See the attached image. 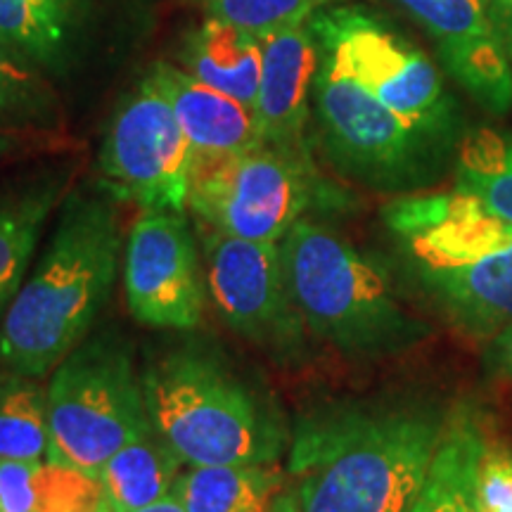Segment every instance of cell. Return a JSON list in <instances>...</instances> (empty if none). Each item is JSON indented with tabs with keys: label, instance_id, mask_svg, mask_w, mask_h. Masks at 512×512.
Segmentation results:
<instances>
[{
	"label": "cell",
	"instance_id": "cell-1",
	"mask_svg": "<svg viewBox=\"0 0 512 512\" xmlns=\"http://www.w3.org/2000/svg\"><path fill=\"white\" fill-rule=\"evenodd\" d=\"M451 406L432 399L330 403L287 448L302 512H406L420 494Z\"/></svg>",
	"mask_w": 512,
	"mask_h": 512
},
{
	"label": "cell",
	"instance_id": "cell-2",
	"mask_svg": "<svg viewBox=\"0 0 512 512\" xmlns=\"http://www.w3.org/2000/svg\"><path fill=\"white\" fill-rule=\"evenodd\" d=\"M119 252L110 200L67 192L41 259L0 318V366L29 377L53 373L105 309Z\"/></svg>",
	"mask_w": 512,
	"mask_h": 512
},
{
	"label": "cell",
	"instance_id": "cell-3",
	"mask_svg": "<svg viewBox=\"0 0 512 512\" xmlns=\"http://www.w3.org/2000/svg\"><path fill=\"white\" fill-rule=\"evenodd\" d=\"M143 389L152 427L183 465L278 463L290 448L278 403L200 342L150 361Z\"/></svg>",
	"mask_w": 512,
	"mask_h": 512
},
{
	"label": "cell",
	"instance_id": "cell-4",
	"mask_svg": "<svg viewBox=\"0 0 512 512\" xmlns=\"http://www.w3.org/2000/svg\"><path fill=\"white\" fill-rule=\"evenodd\" d=\"M280 252L306 330L342 356L380 361L432 335L430 323L403 306L387 271L323 223L299 219Z\"/></svg>",
	"mask_w": 512,
	"mask_h": 512
},
{
	"label": "cell",
	"instance_id": "cell-5",
	"mask_svg": "<svg viewBox=\"0 0 512 512\" xmlns=\"http://www.w3.org/2000/svg\"><path fill=\"white\" fill-rule=\"evenodd\" d=\"M150 425L143 373L117 330L86 337L48 384V463L98 477L102 465Z\"/></svg>",
	"mask_w": 512,
	"mask_h": 512
},
{
	"label": "cell",
	"instance_id": "cell-6",
	"mask_svg": "<svg viewBox=\"0 0 512 512\" xmlns=\"http://www.w3.org/2000/svg\"><path fill=\"white\" fill-rule=\"evenodd\" d=\"M313 114L325 155L375 190L408 192L439 178L453 145L403 121L320 48Z\"/></svg>",
	"mask_w": 512,
	"mask_h": 512
},
{
	"label": "cell",
	"instance_id": "cell-7",
	"mask_svg": "<svg viewBox=\"0 0 512 512\" xmlns=\"http://www.w3.org/2000/svg\"><path fill=\"white\" fill-rule=\"evenodd\" d=\"M323 197L309 152L259 145L195 159L188 211L202 228L242 240L280 242Z\"/></svg>",
	"mask_w": 512,
	"mask_h": 512
},
{
	"label": "cell",
	"instance_id": "cell-8",
	"mask_svg": "<svg viewBox=\"0 0 512 512\" xmlns=\"http://www.w3.org/2000/svg\"><path fill=\"white\" fill-rule=\"evenodd\" d=\"M318 46L403 121L456 145V105L439 69L411 41L358 5L320 8L309 19Z\"/></svg>",
	"mask_w": 512,
	"mask_h": 512
},
{
	"label": "cell",
	"instance_id": "cell-9",
	"mask_svg": "<svg viewBox=\"0 0 512 512\" xmlns=\"http://www.w3.org/2000/svg\"><path fill=\"white\" fill-rule=\"evenodd\" d=\"M195 147L150 74L121 100L102 140L98 169L105 192L140 211L188 209Z\"/></svg>",
	"mask_w": 512,
	"mask_h": 512
},
{
	"label": "cell",
	"instance_id": "cell-10",
	"mask_svg": "<svg viewBox=\"0 0 512 512\" xmlns=\"http://www.w3.org/2000/svg\"><path fill=\"white\" fill-rule=\"evenodd\" d=\"M207 290L242 339L278 363L306 351V325L287 285L280 242L242 240L202 228Z\"/></svg>",
	"mask_w": 512,
	"mask_h": 512
},
{
	"label": "cell",
	"instance_id": "cell-11",
	"mask_svg": "<svg viewBox=\"0 0 512 512\" xmlns=\"http://www.w3.org/2000/svg\"><path fill=\"white\" fill-rule=\"evenodd\" d=\"M124 290L138 323L166 330L200 325L207 275L185 214L140 211L128 230Z\"/></svg>",
	"mask_w": 512,
	"mask_h": 512
},
{
	"label": "cell",
	"instance_id": "cell-12",
	"mask_svg": "<svg viewBox=\"0 0 512 512\" xmlns=\"http://www.w3.org/2000/svg\"><path fill=\"white\" fill-rule=\"evenodd\" d=\"M437 43L448 76L489 114L512 107L510 50L484 0H392Z\"/></svg>",
	"mask_w": 512,
	"mask_h": 512
},
{
	"label": "cell",
	"instance_id": "cell-13",
	"mask_svg": "<svg viewBox=\"0 0 512 512\" xmlns=\"http://www.w3.org/2000/svg\"><path fill=\"white\" fill-rule=\"evenodd\" d=\"M264 43L256 119L264 145L309 152L306 126L313 110V83L320 67V46L311 24L273 31Z\"/></svg>",
	"mask_w": 512,
	"mask_h": 512
},
{
	"label": "cell",
	"instance_id": "cell-14",
	"mask_svg": "<svg viewBox=\"0 0 512 512\" xmlns=\"http://www.w3.org/2000/svg\"><path fill=\"white\" fill-rule=\"evenodd\" d=\"M411 273L448 323L467 337L484 339L512 325V238L496 252L456 268Z\"/></svg>",
	"mask_w": 512,
	"mask_h": 512
},
{
	"label": "cell",
	"instance_id": "cell-15",
	"mask_svg": "<svg viewBox=\"0 0 512 512\" xmlns=\"http://www.w3.org/2000/svg\"><path fill=\"white\" fill-rule=\"evenodd\" d=\"M150 76L162 88L183 133L195 147V159L235 155L264 145L256 112L245 102L164 60L152 64Z\"/></svg>",
	"mask_w": 512,
	"mask_h": 512
},
{
	"label": "cell",
	"instance_id": "cell-16",
	"mask_svg": "<svg viewBox=\"0 0 512 512\" xmlns=\"http://www.w3.org/2000/svg\"><path fill=\"white\" fill-rule=\"evenodd\" d=\"M484 415L475 403L451 406L437 456L406 512H477V467L486 446Z\"/></svg>",
	"mask_w": 512,
	"mask_h": 512
},
{
	"label": "cell",
	"instance_id": "cell-17",
	"mask_svg": "<svg viewBox=\"0 0 512 512\" xmlns=\"http://www.w3.org/2000/svg\"><path fill=\"white\" fill-rule=\"evenodd\" d=\"M72 171H50L0 197V318L15 299L50 214L69 192Z\"/></svg>",
	"mask_w": 512,
	"mask_h": 512
},
{
	"label": "cell",
	"instance_id": "cell-18",
	"mask_svg": "<svg viewBox=\"0 0 512 512\" xmlns=\"http://www.w3.org/2000/svg\"><path fill=\"white\" fill-rule=\"evenodd\" d=\"M181 62L185 72L195 79L245 102L256 112L261 72H264L261 38L219 17H209L185 41Z\"/></svg>",
	"mask_w": 512,
	"mask_h": 512
},
{
	"label": "cell",
	"instance_id": "cell-19",
	"mask_svg": "<svg viewBox=\"0 0 512 512\" xmlns=\"http://www.w3.org/2000/svg\"><path fill=\"white\" fill-rule=\"evenodd\" d=\"M287 477L278 463L200 465L178 477L171 494L188 512H271Z\"/></svg>",
	"mask_w": 512,
	"mask_h": 512
},
{
	"label": "cell",
	"instance_id": "cell-20",
	"mask_svg": "<svg viewBox=\"0 0 512 512\" xmlns=\"http://www.w3.org/2000/svg\"><path fill=\"white\" fill-rule=\"evenodd\" d=\"M181 467L150 422L102 465L98 482L112 512H138L174 491Z\"/></svg>",
	"mask_w": 512,
	"mask_h": 512
},
{
	"label": "cell",
	"instance_id": "cell-21",
	"mask_svg": "<svg viewBox=\"0 0 512 512\" xmlns=\"http://www.w3.org/2000/svg\"><path fill=\"white\" fill-rule=\"evenodd\" d=\"M456 190L512 223V136L477 128L458 143Z\"/></svg>",
	"mask_w": 512,
	"mask_h": 512
},
{
	"label": "cell",
	"instance_id": "cell-22",
	"mask_svg": "<svg viewBox=\"0 0 512 512\" xmlns=\"http://www.w3.org/2000/svg\"><path fill=\"white\" fill-rule=\"evenodd\" d=\"M41 377L0 375V460H46L48 389Z\"/></svg>",
	"mask_w": 512,
	"mask_h": 512
},
{
	"label": "cell",
	"instance_id": "cell-23",
	"mask_svg": "<svg viewBox=\"0 0 512 512\" xmlns=\"http://www.w3.org/2000/svg\"><path fill=\"white\" fill-rule=\"evenodd\" d=\"M67 27L69 0H0V41L34 64H57Z\"/></svg>",
	"mask_w": 512,
	"mask_h": 512
},
{
	"label": "cell",
	"instance_id": "cell-24",
	"mask_svg": "<svg viewBox=\"0 0 512 512\" xmlns=\"http://www.w3.org/2000/svg\"><path fill=\"white\" fill-rule=\"evenodd\" d=\"M57 119V95L36 64L0 41V128L34 131Z\"/></svg>",
	"mask_w": 512,
	"mask_h": 512
},
{
	"label": "cell",
	"instance_id": "cell-25",
	"mask_svg": "<svg viewBox=\"0 0 512 512\" xmlns=\"http://www.w3.org/2000/svg\"><path fill=\"white\" fill-rule=\"evenodd\" d=\"M325 5H332V0H207L211 17L235 24L256 38L306 24Z\"/></svg>",
	"mask_w": 512,
	"mask_h": 512
},
{
	"label": "cell",
	"instance_id": "cell-26",
	"mask_svg": "<svg viewBox=\"0 0 512 512\" xmlns=\"http://www.w3.org/2000/svg\"><path fill=\"white\" fill-rule=\"evenodd\" d=\"M477 512H512V448L486 439L475 484Z\"/></svg>",
	"mask_w": 512,
	"mask_h": 512
},
{
	"label": "cell",
	"instance_id": "cell-27",
	"mask_svg": "<svg viewBox=\"0 0 512 512\" xmlns=\"http://www.w3.org/2000/svg\"><path fill=\"white\" fill-rule=\"evenodd\" d=\"M38 463L41 460H0V510L34 512Z\"/></svg>",
	"mask_w": 512,
	"mask_h": 512
},
{
	"label": "cell",
	"instance_id": "cell-28",
	"mask_svg": "<svg viewBox=\"0 0 512 512\" xmlns=\"http://www.w3.org/2000/svg\"><path fill=\"white\" fill-rule=\"evenodd\" d=\"M482 366L489 377L512 384V325L484 339Z\"/></svg>",
	"mask_w": 512,
	"mask_h": 512
},
{
	"label": "cell",
	"instance_id": "cell-29",
	"mask_svg": "<svg viewBox=\"0 0 512 512\" xmlns=\"http://www.w3.org/2000/svg\"><path fill=\"white\" fill-rule=\"evenodd\" d=\"M31 147L29 131H5L0 128V162H8L17 155H24Z\"/></svg>",
	"mask_w": 512,
	"mask_h": 512
},
{
	"label": "cell",
	"instance_id": "cell-30",
	"mask_svg": "<svg viewBox=\"0 0 512 512\" xmlns=\"http://www.w3.org/2000/svg\"><path fill=\"white\" fill-rule=\"evenodd\" d=\"M138 512H188L183 508V503L178 501V498L174 496V494H169V496H164V498H159L157 503H152V505H147V508H143V510H138Z\"/></svg>",
	"mask_w": 512,
	"mask_h": 512
},
{
	"label": "cell",
	"instance_id": "cell-31",
	"mask_svg": "<svg viewBox=\"0 0 512 512\" xmlns=\"http://www.w3.org/2000/svg\"><path fill=\"white\" fill-rule=\"evenodd\" d=\"M271 512H302V510H299L297 491H294V486H292V489H285L283 494L278 496V501L273 503Z\"/></svg>",
	"mask_w": 512,
	"mask_h": 512
},
{
	"label": "cell",
	"instance_id": "cell-32",
	"mask_svg": "<svg viewBox=\"0 0 512 512\" xmlns=\"http://www.w3.org/2000/svg\"><path fill=\"white\" fill-rule=\"evenodd\" d=\"M486 8L491 10V17H498L503 19L505 24H510L512 27V0H484Z\"/></svg>",
	"mask_w": 512,
	"mask_h": 512
},
{
	"label": "cell",
	"instance_id": "cell-33",
	"mask_svg": "<svg viewBox=\"0 0 512 512\" xmlns=\"http://www.w3.org/2000/svg\"><path fill=\"white\" fill-rule=\"evenodd\" d=\"M102 512H112V508H107V510H102Z\"/></svg>",
	"mask_w": 512,
	"mask_h": 512
},
{
	"label": "cell",
	"instance_id": "cell-34",
	"mask_svg": "<svg viewBox=\"0 0 512 512\" xmlns=\"http://www.w3.org/2000/svg\"><path fill=\"white\" fill-rule=\"evenodd\" d=\"M332 3H337V0H332Z\"/></svg>",
	"mask_w": 512,
	"mask_h": 512
},
{
	"label": "cell",
	"instance_id": "cell-35",
	"mask_svg": "<svg viewBox=\"0 0 512 512\" xmlns=\"http://www.w3.org/2000/svg\"><path fill=\"white\" fill-rule=\"evenodd\" d=\"M0 512H3V510H0Z\"/></svg>",
	"mask_w": 512,
	"mask_h": 512
}]
</instances>
